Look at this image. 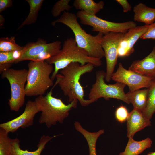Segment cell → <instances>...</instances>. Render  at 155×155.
<instances>
[{"instance_id":"cell-6","label":"cell","mask_w":155,"mask_h":155,"mask_svg":"<svg viewBox=\"0 0 155 155\" xmlns=\"http://www.w3.org/2000/svg\"><path fill=\"white\" fill-rule=\"evenodd\" d=\"M106 73L103 70L96 73V80L90 88L88 94L90 104L103 98L106 100L113 98L120 100L125 103L130 102L124 92L126 85L120 82L113 84H107L105 81Z\"/></svg>"},{"instance_id":"cell-2","label":"cell","mask_w":155,"mask_h":155,"mask_svg":"<svg viewBox=\"0 0 155 155\" xmlns=\"http://www.w3.org/2000/svg\"><path fill=\"white\" fill-rule=\"evenodd\" d=\"M56 85L55 82L46 95L38 96L34 100L39 111L41 112L39 122L40 124H45L48 128L55 125L57 122L63 123L68 116L70 111L77 107L78 102L74 100L66 104L61 99L53 96L52 90Z\"/></svg>"},{"instance_id":"cell-34","label":"cell","mask_w":155,"mask_h":155,"mask_svg":"<svg viewBox=\"0 0 155 155\" xmlns=\"http://www.w3.org/2000/svg\"><path fill=\"white\" fill-rule=\"evenodd\" d=\"M146 155H155V152H149Z\"/></svg>"},{"instance_id":"cell-18","label":"cell","mask_w":155,"mask_h":155,"mask_svg":"<svg viewBox=\"0 0 155 155\" xmlns=\"http://www.w3.org/2000/svg\"><path fill=\"white\" fill-rule=\"evenodd\" d=\"M128 141L124 151L119 155H139L146 149L150 148L152 141L149 137L140 141L134 140L133 138H128Z\"/></svg>"},{"instance_id":"cell-1","label":"cell","mask_w":155,"mask_h":155,"mask_svg":"<svg viewBox=\"0 0 155 155\" xmlns=\"http://www.w3.org/2000/svg\"><path fill=\"white\" fill-rule=\"evenodd\" d=\"M94 67L91 63L82 66L78 63L73 62L60 70V74L57 75L55 82L68 97V102L77 100L82 106L90 104L88 100L84 98V91L80 80L83 75L92 71Z\"/></svg>"},{"instance_id":"cell-24","label":"cell","mask_w":155,"mask_h":155,"mask_svg":"<svg viewBox=\"0 0 155 155\" xmlns=\"http://www.w3.org/2000/svg\"><path fill=\"white\" fill-rule=\"evenodd\" d=\"M15 39L14 36L1 38L0 51L9 52L22 50L24 46L17 44Z\"/></svg>"},{"instance_id":"cell-14","label":"cell","mask_w":155,"mask_h":155,"mask_svg":"<svg viewBox=\"0 0 155 155\" xmlns=\"http://www.w3.org/2000/svg\"><path fill=\"white\" fill-rule=\"evenodd\" d=\"M129 69L143 76L155 78V45L146 57L133 61Z\"/></svg>"},{"instance_id":"cell-11","label":"cell","mask_w":155,"mask_h":155,"mask_svg":"<svg viewBox=\"0 0 155 155\" xmlns=\"http://www.w3.org/2000/svg\"><path fill=\"white\" fill-rule=\"evenodd\" d=\"M153 79L142 75L129 69H125L121 63L119 64L117 70L113 73L111 76L112 80L127 85L130 92H133L143 88H148L151 84Z\"/></svg>"},{"instance_id":"cell-8","label":"cell","mask_w":155,"mask_h":155,"mask_svg":"<svg viewBox=\"0 0 155 155\" xmlns=\"http://www.w3.org/2000/svg\"><path fill=\"white\" fill-rule=\"evenodd\" d=\"M61 45V42L58 40L48 43L44 39L38 38L36 42H28L24 46L20 58L15 63L27 60L46 61L59 51Z\"/></svg>"},{"instance_id":"cell-21","label":"cell","mask_w":155,"mask_h":155,"mask_svg":"<svg viewBox=\"0 0 155 155\" xmlns=\"http://www.w3.org/2000/svg\"><path fill=\"white\" fill-rule=\"evenodd\" d=\"M29 5L30 10L28 16L21 24L17 30L25 25L35 23L37 20L38 12L42 6L43 0H26Z\"/></svg>"},{"instance_id":"cell-23","label":"cell","mask_w":155,"mask_h":155,"mask_svg":"<svg viewBox=\"0 0 155 155\" xmlns=\"http://www.w3.org/2000/svg\"><path fill=\"white\" fill-rule=\"evenodd\" d=\"M9 133L0 128V155H11L14 139H11Z\"/></svg>"},{"instance_id":"cell-9","label":"cell","mask_w":155,"mask_h":155,"mask_svg":"<svg viewBox=\"0 0 155 155\" xmlns=\"http://www.w3.org/2000/svg\"><path fill=\"white\" fill-rule=\"evenodd\" d=\"M76 15L81 24L92 26L93 31L102 32L104 34L111 32L125 33L130 28L137 26L136 24L133 21L121 23L110 22L82 11L77 12Z\"/></svg>"},{"instance_id":"cell-17","label":"cell","mask_w":155,"mask_h":155,"mask_svg":"<svg viewBox=\"0 0 155 155\" xmlns=\"http://www.w3.org/2000/svg\"><path fill=\"white\" fill-rule=\"evenodd\" d=\"M58 135L53 137L43 135L40 138L37 144V149L34 151H30L27 150L22 149L20 146V141L16 138L14 139L13 143L11 155H40L44 149L46 144L53 138Z\"/></svg>"},{"instance_id":"cell-33","label":"cell","mask_w":155,"mask_h":155,"mask_svg":"<svg viewBox=\"0 0 155 155\" xmlns=\"http://www.w3.org/2000/svg\"><path fill=\"white\" fill-rule=\"evenodd\" d=\"M0 27H2L4 24V19L3 16L1 15H0Z\"/></svg>"},{"instance_id":"cell-32","label":"cell","mask_w":155,"mask_h":155,"mask_svg":"<svg viewBox=\"0 0 155 155\" xmlns=\"http://www.w3.org/2000/svg\"><path fill=\"white\" fill-rule=\"evenodd\" d=\"M13 64L11 63L0 64V73H2L4 71L9 68Z\"/></svg>"},{"instance_id":"cell-30","label":"cell","mask_w":155,"mask_h":155,"mask_svg":"<svg viewBox=\"0 0 155 155\" xmlns=\"http://www.w3.org/2000/svg\"><path fill=\"white\" fill-rule=\"evenodd\" d=\"M116 1L122 7L123 12H127L131 10V6L127 0H116Z\"/></svg>"},{"instance_id":"cell-5","label":"cell","mask_w":155,"mask_h":155,"mask_svg":"<svg viewBox=\"0 0 155 155\" xmlns=\"http://www.w3.org/2000/svg\"><path fill=\"white\" fill-rule=\"evenodd\" d=\"M28 70L25 92L26 96H35L43 95L54 85L50 77L53 67L46 61H31L28 65Z\"/></svg>"},{"instance_id":"cell-16","label":"cell","mask_w":155,"mask_h":155,"mask_svg":"<svg viewBox=\"0 0 155 155\" xmlns=\"http://www.w3.org/2000/svg\"><path fill=\"white\" fill-rule=\"evenodd\" d=\"M134 20L149 26L155 22V8L149 7L140 3L133 7Z\"/></svg>"},{"instance_id":"cell-29","label":"cell","mask_w":155,"mask_h":155,"mask_svg":"<svg viewBox=\"0 0 155 155\" xmlns=\"http://www.w3.org/2000/svg\"><path fill=\"white\" fill-rule=\"evenodd\" d=\"M13 4L12 0H0V13H1L7 8L12 7Z\"/></svg>"},{"instance_id":"cell-4","label":"cell","mask_w":155,"mask_h":155,"mask_svg":"<svg viewBox=\"0 0 155 155\" xmlns=\"http://www.w3.org/2000/svg\"><path fill=\"white\" fill-rule=\"evenodd\" d=\"M77 18L76 14L65 11L59 18L53 22L51 25L55 26L56 23H60L67 26L73 32L78 46L85 50L89 56L101 59L105 57L104 52L100 44L104 34L98 32L97 35L93 36L87 33L81 27Z\"/></svg>"},{"instance_id":"cell-3","label":"cell","mask_w":155,"mask_h":155,"mask_svg":"<svg viewBox=\"0 0 155 155\" xmlns=\"http://www.w3.org/2000/svg\"><path fill=\"white\" fill-rule=\"evenodd\" d=\"M46 61L50 64L54 65L51 77L53 80L59 71L72 63L78 62L82 66L91 63L94 67H99L102 64L101 59L89 56L85 50L78 46L75 38L72 37L65 40L59 51Z\"/></svg>"},{"instance_id":"cell-31","label":"cell","mask_w":155,"mask_h":155,"mask_svg":"<svg viewBox=\"0 0 155 155\" xmlns=\"http://www.w3.org/2000/svg\"><path fill=\"white\" fill-rule=\"evenodd\" d=\"M96 145L93 143L88 145L89 155H96Z\"/></svg>"},{"instance_id":"cell-28","label":"cell","mask_w":155,"mask_h":155,"mask_svg":"<svg viewBox=\"0 0 155 155\" xmlns=\"http://www.w3.org/2000/svg\"><path fill=\"white\" fill-rule=\"evenodd\" d=\"M140 38L142 39H155V22L149 25L146 32Z\"/></svg>"},{"instance_id":"cell-15","label":"cell","mask_w":155,"mask_h":155,"mask_svg":"<svg viewBox=\"0 0 155 155\" xmlns=\"http://www.w3.org/2000/svg\"><path fill=\"white\" fill-rule=\"evenodd\" d=\"M127 121L128 138H133L136 132L151 125L150 120L145 117L142 112L134 109L129 113Z\"/></svg>"},{"instance_id":"cell-20","label":"cell","mask_w":155,"mask_h":155,"mask_svg":"<svg viewBox=\"0 0 155 155\" xmlns=\"http://www.w3.org/2000/svg\"><path fill=\"white\" fill-rule=\"evenodd\" d=\"M104 5L103 1L96 3L93 0H75L73 4L76 9L92 15H96L102 9Z\"/></svg>"},{"instance_id":"cell-7","label":"cell","mask_w":155,"mask_h":155,"mask_svg":"<svg viewBox=\"0 0 155 155\" xmlns=\"http://www.w3.org/2000/svg\"><path fill=\"white\" fill-rule=\"evenodd\" d=\"M28 70L16 69L9 68L1 73V77L6 78L11 87V97L8 104L12 111L18 112L23 105L26 96L25 84L27 82Z\"/></svg>"},{"instance_id":"cell-13","label":"cell","mask_w":155,"mask_h":155,"mask_svg":"<svg viewBox=\"0 0 155 155\" xmlns=\"http://www.w3.org/2000/svg\"><path fill=\"white\" fill-rule=\"evenodd\" d=\"M149 26H136L130 28L124 34L118 50V57H127L134 52V45L146 32Z\"/></svg>"},{"instance_id":"cell-27","label":"cell","mask_w":155,"mask_h":155,"mask_svg":"<svg viewBox=\"0 0 155 155\" xmlns=\"http://www.w3.org/2000/svg\"><path fill=\"white\" fill-rule=\"evenodd\" d=\"M129 113L127 108L122 105L116 109L115 113V117L119 122L123 123L127 120Z\"/></svg>"},{"instance_id":"cell-10","label":"cell","mask_w":155,"mask_h":155,"mask_svg":"<svg viewBox=\"0 0 155 155\" xmlns=\"http://www.w3.org/2000/svg\"><path fill=\"white\" fill-rule=\"evenodd\" d=\"M124 33L111 32L106 33L102 38L100 44L105 54L106 61L105 80L109 82L114 73L118 57V50Z\"/></svg>"},{"instance_id":"cell-12","label":"cell","mask_w":155,"mask_h":155,"mask_svg":"<svg viewBox=\"0 0 155 155\" xmlns=\"http://www.w3.org/2000/svg\"><path fill=\"white\" fill-rule=\"evenodd\" d=\"M34 101L28 100L23 112L16 118L0 124V128L7 133H13L20 128H25L32 126L35 115L39 112Z\"/></svg>"},{"instance_id":"cell-25","label":"cell","mask_w":155,"mask_h":155,"mask_svg":"<svg viewBox=\"0 0 155 155\" xmlns=\"http://www.w3.org/2000/svg\"><path fill=\"white\" fill-rule=\"evenodd\" d=\"M22 54L21 50L0 51V64L15 63L20 58Z\"/></svg>"},{"instance_id":"cell-26","label":"cell","mask_w":155,"mask_h":155,"mask_svg":"<svg viewBox=\"0 0 155 155\" xmlns=\"http://www.w3.org/2000/svg\"><path fill=\"white\" fill-rule=\"evenodd\" d=\"M70 1V0H60L56 2L51 10L53 16L57 17L59 16L63 11H69L72 7L69 5Z\"/></svg>"},{"instance_id":"cell-19","label":"cell","mask_w":155,"mask_h":155,"mask_svg":"<svg viewBox=\"0 0 155 155\" xmlns=\"http://www.w3.org/2000/svg\"><path fill=\"white\" fill-rule=\"evenodd\" d=\"M126 95L130 103L133 105V109L142 113L147 103L148 89L139 90L133 92L129 91Z\"/></svg>"},{"instance_id":"cell-22","label":"cell","mask_w":155,"mask_h":155,"mask_svg":"<svg viewBox=\"0 0 155 155\" xmlns=\"http://www.w3.org/2000/svg\"><path fill=\"white\" fill-rule=\"evenodd\" d=\"M148 89V100L146 106L142 113L144 116L149 119L155 112V78Z\"/></svg>"}]
</instances>
